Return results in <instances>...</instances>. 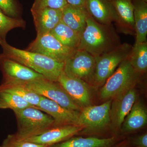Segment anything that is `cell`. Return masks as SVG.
Listing matches in <instances>:
<instances>
[{
    "label": "cell",
    "mask_w": 147,
    "mask_h": 147,
    "mask_svg": "<svg viewBox=\"0 0 147 147\" xmlns=\"http://www.w3.org/2000/svg\"><path fill=\"white\" fill-rule=\"evenodd\" d=\"M121 44L113 24H100L90 16L77 50L86 51L95 57L112 51Z\"/></svg>",
    "instance_id": "obj_1"
},
{
    "label": "cell",
    "mask_w": 147,
    "mask_h": 147,
    "mask_svg": "<svg viewBox=\"0 0 147 147\" xmlns=\"http://www.w3.org/2000/svg\"><path fill=\"white\" fill-rule=\"evenodd\" d=\"M0 45L3 49L1 55L30 68L46 79L57 81L63 71L64 63L57 61L39 53L16 48L6 40Z\"/></svg>",
    "instance_id": "obj_2"
},
{
    "label": "cell",
    "mask_w": 147,
    "mask_h": 147,
    "mask_svg": "<svg viewBox=\"0 0 147 147\" xmlns=\"http://www.w3.org/2000/svg\"><path fill=\"white\" fill-rule=\"evenodd\" d=\"M17 120L18 132L16 137L23 140L42 133L54 127L55 121L46 113L31 106L13 111Z\"/></svg>",
    "instance_id": "obj_3"
},
{
    "label": "cell",
    "mask_w": 147,
    "mask_h": 147,
    "mask_svg": "<svg viewBox=\"0 0 147 147\" xmlns=\"http://www.w3.org/2000/svg\"><path fill=\"white\" fill-rule=\"evenodd\" d=\"M132 47L129 43H123L110 52L95 57L94 69L89 82L95 86L103 85L121 63L128 58Z\"/></svg>",
    "instance_id": "obj_4"
},
{
    "label": "cell",
    "mask_w": 147,
    "mask_h": 147,
    "mask_svg": "<svg viewBox=\"0 0 147 147\" xmlns=\"http://www.w3.org/2000/svg\"><path fill=\"white\" fill-rule=\"evenodd\" d=\"M141 74L131 66L128 59L123 61L109 77L100 91V98L107 99L115 98L133 88Z\"/></svg>",
    "instance_id": "obj_5"
},
{
    "label": "cell",
    "mask_w": 147,
    "mask_h": 147,
    "mask_svg": "<svg viewBox=\"0 0 147 147\" xmlns=\"http://www.w3.org/2000/svg\"><path fill=\"white\" fill-rule=\"evenodd\" d=\"M25 84L32 91L55 101L64 108L78 112L81 111V106L57 81L44 78Z\"/></svg>",
    "instance_id": "obj_6"
},
{
    "label": "cell",
    "mask_w": 147,
    "mask_h": 147,
    "mask_svg": "<svg viewBox=\"0 0 147 147\" xmlns=\"http://www.w3.org/2000/svg\"><path fill=\"white\" fill-rule=\"evenodd\" d=\"M26 50L39 53L59 62L64 63L77 50L63 45L50 32L37 35L35 39Z\"/></svg>",
    "instance_id": "obj_7"
},
{
    "label": "cell",
    "mask_w": 147,
    "mask_h": 147,
    "mask_svg": "<svg viewBox=\"0 0 147 147\" xmlns=\"http://www.w3.org/2000/svg\"><path fill=\"white\" fill-rule=\"evenodd\" d=\"M111 103L110 100L101 105H88L80 111L77 125L82 127L83 133L100 131L110 124Z\"/></svg>",
    "instance_id": "obj_8"
},
{
    "label": "cell",
    "mask_w": 147,
    "mask_h": 147,
    "mask_svg": "<svg viewBox=\"0 0 147 147\" xmlns=\"http://www.w3.org/2000/svg\"><path fill=\"white\" fill-rule=\"evenodd\" d=\"M0 68L3 74L2 83L26 84L45 78L34 70L1 54Z\"/></svg>",
    "instance_id": "obj_9"
},
{
    "label": "cell",
    "mask_w": 147,
    "mask_h": 147,
    "mask_svg": "<svg viewBox=\"0 0 147 147\" xmlns=\"http://www.w3.org/2000/svg\"><path fill=\"white\" fill-rule=\"evenodd\" d=\"M95 64V57L83 50H77L64 62L63 71L69 76L89 82Z\"/></svg>",
    "instance_id": "obj_10"
},
{
    "label": "cell",
    "mask_w": 147,
    "mask_h": 147,
    "mask_svg": "<svg viewBox=\"0 0 147 147\" xmlns=\"http://www.w3.org/2000/svg\"><path fill=\"white\" fill-rule=\"evenodd\" d=\"M51 116L55 121L54 127L77 125L80 112L67 109L57 102L41 96L38 105L35 107Z\"/></svg>",
    "instance_id": "obj_11"
},
{
    "label": "cell",
    "mask_w": 147,
    "mask_h": 147,
    "mask_svg": "<svg viewBox=\"0 0 147 147\" xmlns=\"http://www.w3.org/2000/svg\"><path fill=\"white\" fill-rule=\"evenodd\" d=\"M58 82L70 97L80 106L90 105L91 95L89 86L82 79L66 74L64 71L58 78Z\"/></svg>",
    "instance_id": "obj_12"
},
{
    "label": "cell",
    "mask_w": 147,
    "mask_h": 147,
    "mask_svg": "<svg viewBox=\"0 0 147 147\" xmlns=\"http://www.w3.org/2000/svg\"><path fill=\"white\" fill-rule=\"evenodd\" d=\"M136 98L137 92L134 87L115 97L110 110V121L114 127H121L136 101Z\"/></svg>",
    "instance_id": "obj_13"
},
{
    "label": "cell",
    "mask_w": 147,
    "mask_h": 147,
    "mask_svg": "<svg viewBox=\"0 0 147 147\" xmlns=\"http://www.w3.org/2000/svg\"><path fill=\"white\" fill-rule=\"evenodd\" d=\"M82 130V127L75 125L54 127L41 134L23 140L34 144L50 146L71 137Z\"/></svg>",
    "instance_id": "obj_14"
},
{
    "label": "cell",
    "mask_w": 147,
    "mask_h": 147,
    "mask_svg": "<svg viewBox=\"0 0 147 147\" xmlns=\"http://www.w3.org/2000/svg\"><path fill=\"white\" fill-rule=\"evenodd\" d=\"M117 16L115 22L119 33L135 35L134 6L131 0H110Z\"/></svg>",
    "instance_id": "obj_15"
},
{
    "label": "cell",
    "mask_w": 147,
    "mask_h": 147,
    "mask_svg": "<svg viewBox=\"0 0 147 147\" xmlns=\"http://www.w3.org/2000/svg\"><path fill=\"white\" fill-rule=\"evenodd\" d=\"M31 11L37 35L50 33L62 21V9L46 7Z\"/></svg>",
    "instance_id": "obj_16"
},
{
    "label": "cell",
    "mask_w": 147,
    "mask_h": 147,
    "mask_svg": "<svg viewBox=\"0 0 147 147\" xmlns=\"http://www.w3.org/2000/svg\"><path fill=\"white\" fill-rule=\"evenodd\" d=\"M85 6L98 23L110 24L117 21L115 10L110 0H88Z\"/></svg>",
    "instance_id": "obj_17"
},
{
    "label": "cell",
    "mask_w": 147,
    "mask_h": 147,
    "mask_svg": "<svg viewBox=\"0 0 147 147\" xmlns=\"http://www.w3.org/2000/svg\"><path fill=\"white\" fill-rule=\"evenodd\" d=\"M62 21L69 28L82 35L90 16L85 6L67 4L62 9Z\"/></svg>",
    "instance_id": "obj_18"
},
{
    "label": "cell",
    "mask_w": 147,
    "mask_h": 147,
    "mask_svg": "<svg viewBox=\"0 0 147 147\" xmlns=\"http://www.w3.org/2000/svg\"><path fill=\"white\" fill-rule=\"evenodd\" d=\"M136 41L134 45L146 42L147 3L142 0H132Z\"/></svg>",
    "instance_id": "obj_19"
},
{
    "label": "cell",
    "mask_w": 147,
    "mask_h": 147,
    "mask_svg": "<svg viewBox=\"0 0 147 147\" xmlns=\"http://www.w3.org/2000/svg\"><path fill=\"white\" fill-rule=\"evenodd\" d=\"M147 122L146 109L142 102L135 101L121 127L123 132H129L142 128Z\"/></svg>",
    "instance_id": "obj_20"
},
{
    "label": "cell",
    "mask_w": 147,
    "mask_h": 147,
    "mask_svg": "<svg viewBox=\"0 0 147 147\" xmlns=\"http://www.w3.org/2000/svg\"><path fill=\"white\" fill-rule=\"evenodd\" d=\"M50 33L63 45L71 49H78L81 36L62 21Z\"/></svg>",
    "instance_id": "obj_21"
},
{
    "label": "cell",
    "mask_w": 147,
    "mask_h": 147,
    "mask_svg": "<svg viewBox=\"0 0 147 147\" xmlns=\"http://www.w3.org/2000/svg\"><path fill=\"white\" fill-rule=\"evenodd\" d=\"M115 141L114 137L106 139L75 137L62 142L55 147H110Z\"/></svg>",
    "instance_id": "obj_22"
},
{
    "label": "cell",
    "mask_w": 147,
    "mask_h": 147,
    "mask_svg": "<svg viewBox=\"0 0 147 147\" xmlns=\"http://www.w3.org/2000/svg\"><path fill=\"white\" fill-rule=\"evenodd\" d=\"M135 71L140 74L146 73L147 69V42L134 45L128 58Z\"/></svg>",
    "instance_id": "obj_23"
},
{
    "label": "cell",
    "mask_w": 147,
    "mask_h": 147,
    "mask_svg": "<svg viewBox=\"0 0 147 147\" xmlns=\"http://www.w3.org/2000/svg\"><path fill=\"white\" fill-rule=\"evenodd\" d=\"M0 87L15 94L34 107L39 104L41 96L29 90L24 83H2Z\"/></svg>",
    "instance_id": "obj_24"
},
{
    "label": "cell",
    "mask_w": 147,
    "mask_h": 147,
    "mask_svg": "<svg viewBox=\"0 0 147 147\" xmlns=\"http://www.w3.org/2000/svg\"><path fill=\"white\" fill-rule=\"evenodd\" d=\"M33 106L22 98L0 87V108L16 111ZM34 107V106H33Z\"/></svg>",
    "instance_id": "obj_25"
},
{
    "label": "cell",
    "mask_w": 147,
    "mask_h": 147,
    "mask_svg": "<svg viewBox=\"0 0 147 147\" xmlns=\"http://www.w3.org/2000/svg\"><path fill=\"white\" fill-rule=\"evenodd\" d=\"M26 22L22 18H14L7 16L0 9V38L6 40V36L12 29L24 28Z\"/></svg>",
    "instance_id": "obj_26"
},
{
    "label": "cell",
    "mask_w": 147,
    "mask_h": 147,
    "mask_svg": "<svg viewBox=\"0 0 147 147\" xmlns=\"http://www.w3.org/2000/svg\"><path fill=\"white\" fill-rule=\"evenodd\" d=\"M67 4L66 0H34L31 10L46 7L62 9Z\"/></svg>",
    "instance_id": "obj_27"
},
{
    "label": "cell",
    "mask_w": 147,
    "mask_h": 147,
    "mask_svg": "<svg viewBox=\"0 0 147 147\" xmlns=\"http://www.w3.org/2000/svg\"><path fill=\"white\" fill-rule=\"evenodd\" d=\"M48 145L38 144L10 136L5 141L1 147H47Z\"/></svg>",
    "instance_id": "obj_28"
},
{
    "label": "cell",
    "mask_w": 147,
    "mask_h": 147,
    "mask_svg": "<svg viewBox=\"0 0 147 147\" xmlns=\"http://www.w3.org/2000/svg\"><path fill=\"white\" fill-rule=\"evenodd\" d=\"M0 9L7 16L18 18V9L14 0H0Z\"/></svg>",
    "instance_id": "obj_29"
},
{
    "label": "cell",
    "mask_w": 147,
    "mask_h": 147,
    "mask_svg": "<svg viewBox=\"0 0 147 147\" xmlns=\"http://www.w3.org/2000/svg\"><path fill=\"white\" fill-rule=\"evenodd\" d=\"M134 143L138 147H147V134L146 133L137 137L134 140Z\"/></svg>",
    "instance_id": "obj_30"
},
{
    "label": "cell",
    "mask_w": 147,
    "mask_h": 147,
    "mask_svg": "<svg viewBox=\"0 0 147 147\" xmlns=\"http://www.w3.org/2000/svg\"><path fill=\"white\" fill-rule=\"evenodd\" d=\"M67 3L74 6H85L88 0H66Z\"/></svg>",
    "instance_id": "obj_31"
},
{
    "label": "cell",
    "mask_w": 147,
    "mask_h": 147,
    "mask_svg": "<svg viewBox=\"0 0 147 147\" xmlns=\"http://www.w3.org/2000/svg\"><path fill=\"white\" fill-rule=\"evenodd\" d=\"M4 41H5V40H3L1 39V38H0V45H1V44Z\"/></svg>",
    "instance_id": "obj_32"
},
{
    "label": "cell",
    "mask_w": 147,
    "mask_h": 147,
    "mask_svg": "<svg viewBox=\"0 0 147 147\" xmlns=\"http://www.w3.org/2000/svg\"><path fill=\"white\" fill-rule=\"evenodd\" d=\"M131 1H132V0H131ZM142 1H144L146 2H147V0H142Z\"/></svg>",
    "instance_id": "obj_33"
}]
</instances>
